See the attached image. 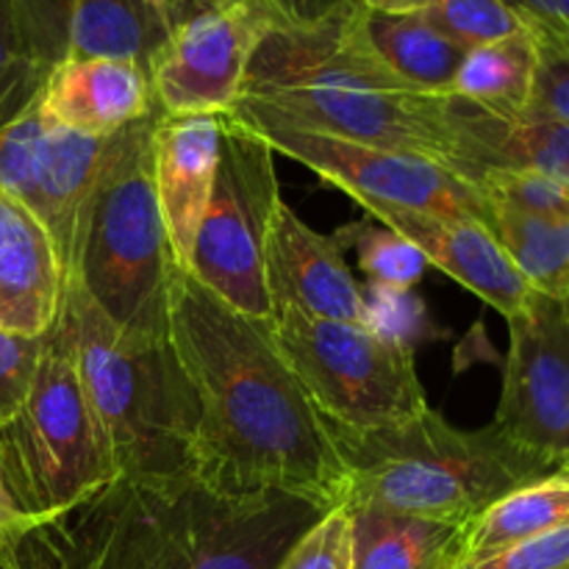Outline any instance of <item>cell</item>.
Instances as JSON below:
<instances>
[{"label": "cell", "mask_w": 569, "mask_h": 569, "mask_svg": "<svg viewBox=\"0 0 569 569\" xmlns=\"http://www.w3.org/2000/svg\"><path fill=\"white\" fill-rule=\"evenodd\" d=\"M537 48L526 31L467 50L450 94L498 117H522L531 103Z\"/></svg>", "instance_id": "25"}, {"label": "cell", "mask_w": 569, "mask_h": 569, "mask_svg": "<svg viewBox=\"0 0 569 569\" xmlns=\"http://www.w3.org/2000/svg\"><path fill=\"white\" fill-rule=\"evenodd\" d=\"M495 426L556 470H569V303L533 292L509 317Z\"/></svg>", "instance_id": "13"}, {"label": "cell", "mask_w": 569, "mask_h": 569, "mask_svg": "<svg viewBox=\"0 0 569 569\" xmlns=\"http://www.w3.org/2000/svg\"><path fill=\"white\" fill-rule=\"evenodd\" d=\"M226 114H164L156 117L153 187L164 222L172 264L187 270L194 237L214 192L222 153Z\"/></svg>", "instance_id": "16"}, {"label": "cell", "mask_w": 569, "mask_h": 569, "mask_svg": "<svg viewBox=\"0 0 569 569\" xmlns=\"http://www.w3.org/2000/svg\"><path fill=\"white\" fill-rule=\"evenodd\" d=\"M322 511L283 492H214L194 476L117 478L42 522L20 569H276Z\"/></svg>", "instance_id": "2"}, {"label": "cell", "mask_w": 569, "mask_h": 569, "mask_svg": "<svg viewBox=\"0 0 569 569\" xmlns=\"http://www.w3.org/2000/svg\"><path fill=\"white\" fill-rule=\"evenodd\" d=\"M187 6H194V3H203V0H183Z\"/></svg>", "instance_id": "40"}, {"label": "cell", "mask_w": 569, "mask_h": 569, "mask_svg": "<svg viewBox=\"0 0 569 569\" xmlns=\"http://www.w3.org/2000/svg\"><path fill=\"white\" fill-rule=\"evenodd\" d=\"M64 267L48 228L0 189V328L44 337L64 303Z\"/></svg>", "instance_id": "17"}, {"label": "cell", "mask_w": 569, "mask_h": 569, "mask_svg": "<svg viewBox=\"0 0 569 569\" xmlns=\"http://www.w3.org/2000/svg\"><path fill=\"white\" fill-rule=\"evenodd\" d=\"M333 237L339 239L345 253L353 250L356 264L376 289L411 292V287H417L428 270L426 256L415 244L372 217L342 226Z\"/></svg>", "instance_id": "27"}, {"label": "cell", "mask_w": 569, "mask_h": 569, "mask_svg": "<svg viewBox=\"0 0 569 569\" xmlns=\"http://www.w3.org/2000/svg\"><path fill=\"white\" fill-rule=\"evenodd\" d=\"M422 17L461 50L483 48L526 31L506 0H431Z\"/></svg>", "instance_id": "28"}, {"label": "cell", "mask_w": 569, "mask_h": 569, "mask_svg": "<svg viewBox=\"0 0 569 569\" xmlns=\"http://www.w3.org/2000/svg\"><path fill=\"white\" fill-rule=\"evenodd\" d=\"M111 137L56 126L39 98L0 126V189L26 203L48 228L67 278L76 270L83 214Z\"/></svg>", "instance_id": "12"}, {"label": "cell", "mask_w": 569, "mask_h": 569, "mask_svg": "<svg viewBox=\"0 0 569 569\" xmlns=\"http://www.w3.org/2000/svg\"><path fill=\"white\" fill-rule=\"evenodd\" d=\"M565 526H569V470L515 489L465 522L456 533L453 553L445 567L487 559Z\"/></svg>", "instance_id": "21"}, {"label": "cell", "mask_w": 569, "mask_h": 569, "mask_svg": "<svg viewBox=\"0 0 569 569\" xmlns=\"http://www.w3.org/2000/svg\"><path fill=\"white\" fill-rule=\"evenodd\" d=\"M456 176L467 178L483 167L537 172L569 187V126L548 117H498L456 98Z\"/></svg>", "instance_id": "19"}, {"label": "cell", "mask_w": 569, "mask_h": 569, "mask_svg": "<svg viewBox=\"0 0 569 569\" xmlns=\"http://www.w3.org/2000/svg\"><path fill=\"white\" fill-rule=\"evenodd\" d=\"M276 150L226 114L220 167L187 272L231 309L272 320L264 242L281 203Z\"/></svg>", "instance_id": "9"}, {"label": "cell", "mask_w": 569, "mask_h": 569, "mask_svg": "<svg viewBox=\"0 0 569 569\" xmlns=\"http://www.w3.org/2000/svg\"><path fill=\"white\" fill-rule=\"evenodd\" d=\"M264 283L272 311L367 326V289L350 272L339 239L306 226L292 206H276L264 242Z\"/></svg>", "instance_id": "14"}, {"label": "cell", "mask_w": 569, "mask_h": 569, "mask_svg": "<svg viewBox=\"0 0 569 569\" xmlns=\"http://www.w3.org/2000/svg\"><path fill=\"white\" fill-rule=\"evenodd\" d=\"M167 339L198 409L192 476L226 495L283 492L333 509L345 472L328 422L272 339L172 267Z\"/></svg>", "instance_id": "1"}, {"label": "cell", "mask_w": 569, "mask_h": 569, "mask_svg": "<svg viewBox=\"0 0 569 569\" xmlns=\"http://www.w3.org/2000/svg\"><path fill=\"white\" fill-rule=\"evenodd\" d=\"M59 317L117 478L192 476L198 409L167 333L126 331L72 278Z\"/></svg>", "instance_id": "5"}, {"label": "cell", "mask_w": 569, "mask_h": 569, "mask_svg": "<svg viewBox=\"0 0 569 569\" xmlns=\"http://www.w3.org/2000/svg\"><path fill=\"white\" fill-rule=\"evenodd\" d=\"M172 31V17L144 0H70L67 53L133 61L150 70Z\"/></svg>", "instance_id": "22"}, {"label": "cell", "mask_w": 569, "mask_h": 569, "mask_svg": "<svg viewBox=\"0 0 569 569\" xmlns=\"http://www.w3.org/2000/svg\"><path fill=\"white\" fill-rule=\"evenodd\" d=\"M345 483L342 509H376L461 528L515 489L553 476V465L498 426L461 431L428 409L400 426L348 431L328 422Z\"/></svg>", "instance_id": "4"}, {"label": "cell", "mask_w": 569, "mask_h": 569, "mask_svg": "<svg viewBox=\"0 0 569 569\" xmlns=\"http://www.w3.org/2000/svg\"><path fill=\"white\" fill-rule=\"evenodd\" d=\"M0 500L11 503L9 498V478H6V450H3V428H0ZM14 506V503H11Z\"/></svg>", "instance_id": "39"}, {"label": "cell", "mask_w": 569, "mask_h": 569, "mask_svg": "<svg viewBox=\"0 0 569 569\" xmlns=\"http://www.w3.org/2000/svg\"><path fill=\"white\" fill-rule=\"evenodd\" d=\"M276 569H353V520L342 506L322 511L281 556Z\"/></svg>", "instance_id": "30"}, {"label": "cell", "mask_w": 569, "mask_h": 569, "mask_svg": "<svg viewBox=\"0 0 569 569\" xmlns=\"http://www.w3.org/2000/svg\"><path fill=\"white\" fill-rule=\"evenodd\" d=\"M39 103L56 126L89 137H111L159 111L144 67L76 56H64L50 70Z\"/></svg>", "instance_id": "18"}, {"label": "cell", "mask_w": 569, "mask_h": 569, "mask_svg": "<svg viewBox=\"0 0 569 569\" xmlns=\"http://www.w3.org/2000/svg\"><path fill=\"white\" fill-rule=\"evenodd\" d=\"M365 31L389 70L411 87L431 94H450L467 50L450 42L431 22L415 14H378L367 9Z\"/></svg>", "instance_id": "23"}, {"label": "cell", "mask_w": 569, "mask_h": 569, "mask_svg": "<svg viewBox=\"0 0 569 569\" xmlns=\"http://www.w3.org/2000/svg\"><path fill=\"white\" fill-rule=\"evenodd\" d=\"M353 520V569H442L459 528L442 522L348 509Z\"/></svg>", "instance_id": "24"}, {"label": "cell", "mask_w": 569, "mask_h": 569, "mask_svg": "<svg viewBox=\"0 0 569 569\" xmlns=\"http://www.w3.org/2000/svg\"><path fill=\"white\" fill-rule=\"evenodd\" d=\"M70 0H0V126L42 92L67 53Z\"/></svg>", "instance_id": "20"}, {"label": "cell", "mask_w": 569, "mask_h": 569, "mask_svg": "<svg viewBox=\"0 0 569 569\" xmlns=\"http://www.w3.org/2000/svg\"><path fill=\"white\" fill-rule=\"evenodd\" d=\"M144 3L156 6V9H161V11H167V14L172 17V22H176L178 17H181L183 11L189 9V6L183 3V0H144Z\"/></svg>", "instance_id": "38"}, {"label": "cell", "mask_w": 569, "mask_h": 569, "mask_svg": "<svg viewBox=\"0 0 569 569\" xmlns=\"http://www.w3.org/2000/svg\"><path fill=\"white\" fill-rule=\"evenodd\" d=\"M445 569H569V526L539 533L487 559L461 561Z\"/></svg>", "instance_id": "33"}, {"label": "cell", "mask_w": 569, "mask_h": 569, "mask_svg": "<svg viewBox=\"0 0 569 569\" xmlns=\"http://www.w3.org/2000/svg\"><path fill=\"white\" fill-rule=\"evenodd\" d=\"M522 26L548 28V31L569 33V0H506Z\"/></svg>", "instance_id": "35"}, {"label": "cell", "mask_w": 569, "mask_h": 569, "mask_svg": "<svg viewBox=\"0 0 569 569\" xmlns=\"http://www.w3.org/2000/svg\"><path fill=\"white\" fill-rule=\"evenodd\" d=\"M537 48V70L528 114L569 126V33L526 26Z\"/></svg>", "instance_id": "31"}, {"label": "cell", "mask_w": 569, "mask_h": 569, "mask_svg": "<svg viewBox=\"0 0 569 569\" xmlns=\"http://www.w3.org/2000/svg\"><path fill=\"white\" fill-rule=\"evenodd\" d=\"M467 183L489 203L511 206L517 211L553 217V220H569V187L553 181V178L537 176V172L483 167V170L472 172Z\"/></svg>", "instance_id": "29"}, {"label": "cell", "mask_w": 569, "mask_h": 569, "mask_svg": "<svg viewBox=\"0 0 569 569\" xmlns=\"http://www.w3.org/2000/svg\"><path fill=\"white\" fill-rule=\"evenodd\" d=\"M228 117L264 139L276 153L295 159L326 183L348 192L356 203L378 200L428 214L472 217L487 226V203L481 194L437 161L306 131L239 103L231 106Z\"/></svg>", "instance_id": "10"}, {"label": "cell", "mask_w": 569, "mask_h": 569, "mask_svg": "<svg viewBox=\"0 0 569 569\" xmlns=\"http://www.w3.org/2000/svg\"><path fill=\"white\" fill-rule=\"evenodd\" d=\"M359 206L367 211V217L383 222L406 242L415 244L426 256L428 267H437L445 276L470 289L503 320L520 315L522 306L533 295L526 278L500 248L495 233L481 220L428 214V211L378 203V200H365Z\"/></svg>", "instance_id": "15"}, {"label": "cell", "mask_w": 569, "mask_h": 569, "mask_svg": "<svg viewBox=\"0 0 569 569\" xmlns=\"http://www.w3.org/2000/svg\"><path fill=\"white\" fill-rule=\"evenodd\" d=\"M3 450L11 503L42 522L117 481L61 317L44 333L37 378L20 415L3 428Z\"/></svg>", "instance_id": "7"}, {"label": "cell", "mask_w": 569, "mask_h": 569, "mask_svg": "<svg viewBox=\"0 0 569 569\" xmlns=\"http://www.w3.org/2000/svg\"><path fill=\"white\" fill-rule=\"evenodd\" d=\"M44 337H22L0 328V428L20 415L37 378Z\"/></svg>", "instance_id": "32"}, {"label": "cell", "mask_w": 569, "mask_h": 569, "mask_svg": "<svg viewBox=\"0 0 569 569\" xmlns=\"http://www.w3.org/2000/svg\"><path fill=\"white\" fill-rule=\"evenodd\" d=\"M159 114L111 137L70 276L111 322L137 333H167V287L176 267L153 187L150 137Z\"/></svg>", "instance_id": "6"}, {"label": "cell", "mask_w": 569, "mask_h": 569, "mask_svg": "<svg viewBox=\"0 0 569 569\" xmlns=\"http://www.w3.org/2000/svg\"><path fill=\"white\" fill-rule=\"evenodd\" d=\"M365 14L361 0L289 11L256 48L237 103L306 131L422 156L456 176V98L395 76L367 37Z\"/></svg>", "instance_id": "3"}, {"label": "cell", "mask_w": 569, "mask_h": 569, "mask_svg": "<svg viewBox=\"0 0 569 569\" xmlns=\"http://www.w3.org/2000/svg\"><path fill=\"white\" fill-rule=\"evenodd\" d=\"M289 14L287 0H203L172 22L150 64L164 114H228L261 39Z\"/></svg>", "instance_id": "11"}, {"label": "cell", "mask_w": 569, "mask_h": 569, "mask_svg": "<svg viewBox=\"0 0 569 569\" xmlns=\"http://www.w3.org/2000/svg\"><path fill=\"white\" fill-rule=\"evenodd\" d=\"M331 3L333 0H287V6L295 14H311V11H320Z\"/></svg>", "instance_id": "37"}, {"label": "cell", "mask_w": 569, "mask_h": 569, "mask_svg": "<svg viewBox=\"0 0 569 569\" xmlns=\"http://www.w3.org/2000/svg\"><path fill=\"white\" fill-rule=\"evenodd\" d=\"M272 339L306 395L331 426L348 431L400 426L428 411L411 345L370 326L272 311Z\"/></svg>", "instance_id": "8"}, {"label": "cell", "mask_w": 569, "mask_h": 569, "mask_svg": "<svg viewBox=\"0 0 569 569\" xmlns=\"http://www.w3.org/2000/svg\"><path fill=\"white\" fill-rule=\"evenodd\" d=\"M487 203V228L533 292L569 300V220Z\"/></svg>", "instance_id": "26"}, {"label": "cell", "mask_w": 569, "mask_h": 569, "mask_svg": "<svg viewBox=\"0 0 569 569\" xmlns=\"http://www.w3.org/2000/svg\"><path fill=\"white\" fill-rule=\"evenodd\" d=\"M42 526L39 517L0 500V569H20V550L26 539Z\"/></svg>", "instance_id": "34"}, {"label": "cell", "mask_w": 569, "mask_h": 569, "mask_svg": "<svg viewBox=\"0 0 569 569\" xmlns=\"http://www.w3.org/2000/svg\"><path fill=\"white\" fill-rule=\"evenodd\" d=\"M567 303H569V300H567Z\"/></svg>", "instance_id": "41"}, {"label": "cell", "mask_w": 569, "mask_h": 569, "mask_svg": "<svg viewBox=\"0 0 569 569\" xmlns=\"http://www.w3.org/2000/svg\"><path fill=\"white\" fill-rule=\"evenodd\" d=\"M361 3L378 14H415V11L426 9L431 0H361Z\"/></svg>", "instance_id": "36"}]
</instances>
